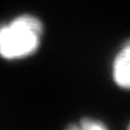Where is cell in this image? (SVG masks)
Here are the masks:
<instances>
[{
  "instance_id": "3957f363",
  "label": "cell",
  "mask_w": 130,
  "mask_h": 130,
  "mask_svg": "<svg viewBox=\"0 0 130 130\" xmlns=\"http://www.w3.org/2000/svg\"><path fill=\"white\" fill-rule=\"evenodd\" d=\"M66 130H109L107 126L95 119H82L80 120L77 124H72L71 126H68Z\"/></svg>"
},
{
  "instance_id": "7a4b0ae2",
  "label": "cell",
  "mask_w": 130,
  "mask_h": 130,
  "mask_svg": "<svg viewBox=\"0 0 130 130\" xmlns=\"http://www.w3.org/2000/svg\"><path fill=\"white\" fill-rule=\"evenodd\" d=\"M112 80L119 87L130 91V41L120 48L114 58Z\"/></svg>"
},
{
  "instance_id": "6da1fadb",
  "label": "cell",
  "mask_w": 130,
  "mask_h": 130,
  "mask_svg": "<svg viewBox=\"0 0 130 130\" xmlns=\"http://www.w3.org/2000/svg\"><path fill=\"white\" fill-rule=\"evenodd\" d=\"M43 24L34 15H19L0 25V57L14 61L32 56L41 45Z\"/></svg>"
},
{
  "instance_id": "277c9868",
  "label": "cell",
  "mask_w": 130,
  "mask_h": 130,
  "mask_svg": "<svg viewBox=\"0 0 130 130\" xmlns=\"http://www.w3.org/2000/svg\"><path fill=\"white\" fill-rule=\"evenodd\" d=\"M126 130H130V124H129V126H128V129H126Z\"/></svg>"
}]
</instances>
